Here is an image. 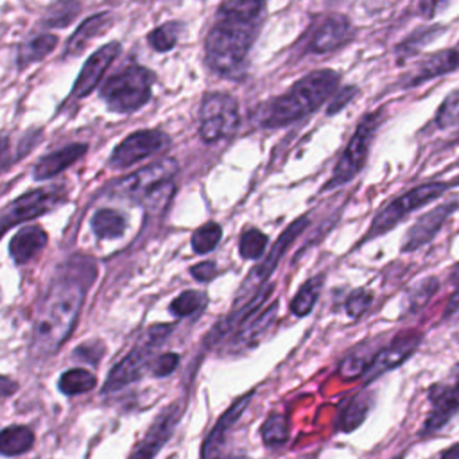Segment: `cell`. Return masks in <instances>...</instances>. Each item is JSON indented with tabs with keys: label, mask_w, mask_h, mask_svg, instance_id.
<instances>
[{
	"label": "cell",
	"mask_w": 459,
	"mask_h": 459,
	"mask_svg": "<svg viewBox=\"0 0 459 459\" xmlns=\"http://www.w3.org/2000/svg\"><path fill=\"white\" fill-rule=\"evenodd\" d=\"M95 280V264L88 256H72L56 274L36 314L30 351L43 359L57 351L70 335L84 296Z\"/></svg>",
	"instance_id": "6da1fadb"
},
{
	"label": "cell",
	"mask_w": 459,
	"mask_h": 459,
	"mask_svg": "<svg viewBox=\"0 0 459 459\" xmlns=\"http://www.w3.org/2000/svg\"><path fill=\"white\" fill-rule=\"evenodd\" d=\"M262 2H226L217 11V22L206 36L208 66L230 79L244 74L247 54L256 39L264 16Z\"/></svg>",
	"instance_id": "7a4b0ae2"
},
{
	"label": "cell",
	"mask_w": 459,
	"mask_h": 459,
	"mask_svg": "<svg viewBox=\"0 0 459 459\" xmlns=\"http://www.w3.org/2000/svg\"><path fill=\"white\" fill-rule=\"evenodd\" d=\"M341 75L335 70H314L298 79L285 93L271 99L258 111L264 127H283L321 108L339 86Z\"/></svg>",
	"instance_id": "3957f363"
},
{
	"label": "cell",
	"mask_w": 459,
	"mask_h": 459,
	"mask_svg": "<svg viewBox=\"0 0 459 459\" xmlns=\"http://www.w3.org/2000/svg\"><path fill=\"white\" fill-rule=\"evenodd\" d=\"M152 74L145 66L129 65L108 77L99 95L113 113H133L149 102L152 95Z\"/></svg>",
	"instance_id": "277c9868"
},
{
	"label": "cell",
	"mask_w": 459,
	"mask_h": 459,
	"mask_svg": "<svg viewBox=\"0 0 459 459\" xmlns=\"http://www.w3.org/2000/svg\"><path fill=\"white\" fill-rule=\"evenodd\" d=\"M380 120H382L380 111L366 113L362 117V120L357 124L355 133L348 140V145L344 147L341 158L337 160L330 179L325 183L323 190H333V188L344 186L364 169L373 138L380 126Z\"/></svg>",
	"instance_id": "5b68a950"
},
{
	"label": "cell",
	"mask_w": 459,
	"mask_h": 459,
	"mask_svg": "<svg viewBox=\"0 0 459 459\" xmlns=\"http://www.w3.org/2000/svg\"><path fill=\"white\" fill-rule=\"evenodd\" d=\"M170 330H172V325L151 326L147 330L143 341L138 346H134L120 362H117L111 368L102 391L113 393V391H118V389L136 382L143 375L147 366L151 364V359H152L156 348L165 341V337L170 333Z\"/></svg>",
	"instance_id": "8992f818"
},
{
	"label": "cell",
	"mask_w": 459,
	"mask_h": 459,
	"mask_svg": "<svg viewBox=\"0 0 459 459\" xmlns=\"http://www.w3.org/2000/svg\"><path fill=\"white\" fill-rule=\"evenodd\" d=\"M448 188H450L448 183L432 181V183H425V185H420V186H414V188L407 190L405 194H402L400 197H396L394 201L385 204L377 213V217L369 224V230H368L364 240H369V238H375V237H380V235L391 231L411 212H416L418 208L425 206L432 199H437Z\"/></svg>",
	"instance_id": "52a82bcc"
},
{
	"label": "cell",
	"mask_w": 459,
	"mask_h": 459,
	"mask_svg": "<svg viewBox=\"0 0 459 459\" xmlns=\"http://www.w3.org/2000/svg\"><path fill=\"white\" fill-rule=\"evenodd\" d=\"M240 122L237 100L222 91H210L199 108V136L206 143H215L233 136Z\"/></svg>",
	"instance_id": "ba28073f"
},
{
	"label": "cell",
	"mask_w": 459,
	"mask_h": 459,
	"mask_svg": "<svg viewBox=\"0 0 459 459\" xmlns=\"http://www.w3.org/2000/svg\"><path fill=\"white\" fill-rule=\"evenodd\" d=\"M176 172L178 161L172 158H163L122 179L109 183L106 194L120 199H147L152 192L170 183Z\"/></svg>",
	"instance_id": "9c48e42d"
},
{
	"label": "cell",
	"mask_w": 459,
	"mask_h": 459,
	"mask_svg": "<svg viewBox=\"0 0 459 459\" xmlns=\"http://www.w3.org/2000/svg\"><path fill=\"white\" fill-rule=\"evenodd\" d=\"M66 203V188L65 185H50L38 190H30L18 199H14L2 213H0V237L13 226L39 217L47 212L56 210Z\"/></svg>",
	"instance_id": "30bf717a"
},
{
	"label": "cell",
	"mask_w": 459,
	"mask_h": 459,
	"mask_svg": "<svg viewBox=\"0 0 459 459\" xmlns=\"http://www.w3.org/2000/svg\"><path fill=\"white\" fill-rule=\"evenodd\" d=\"M430 411L421 425V436L443 429L459 412V364H455L448 377L432 384L429 389Z\"/></svg>",
	"instance_id": "8fae6325"
},
{
	"label": "cell",
	"mask_w": 459,
	"mask_h": 459,
	"mask_svg": "<svg viewBox=\"0 0 459 459\" xmlns=\"http://www.w3.org/2000/svg\"><path fill=\"white\" fill-rule=\"evenodd\" d=\"M183 412H185L183 400H174L169 405H165L156 414V418L152 420V423L147 429V432L143 434V437L133 446L127 459H156V455L161 452V448L174 436Z\"/></svg>",
	"instance_id": "7c38bea8"
},
{
	"label": "cell",
	"mask_w": 459,
	"mask_h": 459,
	"mask_svg": "<svg viewBox=\"0 0 459 459\" xmlns=\"http://www.w3.org/2000/svg\"><path fill=\"white\" fill-rule=\"evenodd\" d=\"M169 143H170L169 134L160 129H142V131L131 133L113 149L109 156V165L113 169L131 167L136 161L160 154L169 147Z\"/></svg>",
	"instance_id": "4fadbf2b"
},
{
	"label": "cell",
	"mask_w": 459,
	"mask_h": 459,
	"mask_svg": "<svg viewBox=\"0 0 459 459\" xmlns=\"http://www.w3.org/2000/svg\"><path fill=\"white\" fill-rule=\"evenodd\" d=\"M308 224V217H298L296 221H292L283 233L276 238V242L273 244V247L269 249V253L265 255V258L249 273V276L246 278V281L242 283L240 289V296L238 299H242V296H247V299L264 287V283L269 280V276L274 273L276 265L280 264L281 256L287 253V249L290 247V244L303 233V230Z\"/></svg>",
	"instance_id": "5bb4252c"
},
{
	"label": "cell",
	"mask_w": 459,
	"mask_h": 459,
	"mask_svg": "<svg viewBox=\"0 0 459 459\" xmlns=\"http://www.w3.org/2000/svg\"><path fill=\"white\" fill-rule=\"evenodd\" d=\"M355 36L353 23L348 16L333 13L325 14L307 34L305 50L310 54H328L348 45Z\"/></svg>",
	"instance_id": "9a60e30c"
},
{
	"label": "cell",
	"mask_w": 459,
	"mask_h": 459,
	"mask_svg": "<svg viewBox=\"0 0 459 459\" xmlns=\"http://www.w3.org/2000/svg\"><path fill=\"white\" fill-rule=\"evenodd\" d=\"M421 337L423 335L416 330H409V332H403V333H398L396 337H393L389 341V344L382 346L378 350V353L375 355L371 366L364 373V384H369V382L377 380L378 377H382L384 373L403 364L418 350Z\"/></svg>",
	"instance_id": "2e32d148"
},
{
	"label": "cell",
	"mask_w": 459,
	"mask_h": 459,
	"mask_svg": "<svg viewBox=\"0 0 459 459\" xmlns=\"http://www.w3.org/2000/svg\"><path fill=\"white\" fill-rule=\"evenodd\" d=\"M459 203L457 201H448L434 206L432 210L425 212L416 219V222L405 231L403 240H402V251L411 253L414 249L423 247L429 244L441 230V226L448 221V217L457 210Z\"/></svg>",
	"instance_id": "e0dca14e"
},
{
	"label": "cell",
	"mask_w": 459,
	"mask_h": 459,
	"mask_svg": "<svg viewBox=\"0 0 459 459\" xmlns=\"http://www.w3.org/2000/svg\"><path fill=\"white\" fill-rule=\"evenodd\" d=\"M251 398H253V391L246 393L244 396L235 400L224 411V414L217 420V423L212 427V430L203 439L201 459H222V452H224V446L228 443V436L231 432V429L235 427V423L244 414V411H246L247 403L251 402Z\"/></svg>",
	"instance_id": "ac0fdd59"
},
{
	"label": "cell",
	"mask_w": 459,
	"mask_h": 459,
	"mask_svg": "<svg viewBox=\"0 0 459 459\" xmlns=\"http://www.w3.org/2000/svg\"><path fill=\"white\" fill-rule=\"evenodd\" d=\"M120 54V43L118 41H111L102 45L100 48H97L82 65V70L79 74V77L74 82L72 88V97L75 99H82L88 93L93 91V88L99 84L102 74L106 72V68L115 61V57Z\"/></svg>",
	"instance_id": "d6986e66"
},
{
	"label": "cell",
	"mask_w": 459,
	"mask_h": 459,
	"mask_svg": "<svg viewBox=\"0 0 459 459\" xmlns=\"http://www.w3.org/2000/svg\"><path fill=\"white\" fill-rule=\"evenodd\" d=\"M276 314H278V303L271 301L267 307L260 308L256 314H253L233 335L231 344H230V351L231 353H242L247 351L251 348H255L264 337L265 333L271 330L273 323L276 321Z\"/></svg>",
	"instance_id": "ffe728a7"
},
{
	"label": "cell",
	"mask_w": 459,
	"mask_h": 459,
	"mask_svg": "<svg viewBox=\"0 0 459 459\" xmlns=\"http://www.w3.org/2000/svg\"><path fill=\"white\" fill-rule=\"evenodd\" d=\"M457 68H459V41L454 47L437 50V52L430 54L427 59H423L418 65L412 77L407 81V88L418 86V84H421L429 79H436L443 74H450Z\"/></svg>",
	"instance_id": "44dd1931"
},
{
	"label": "cell",
	"mask_w": 459,
	"mask_h": 459,
	"mask_svg": "<svg viewBox=\"0 0 459 459\" xmlns=\"http://www.w3.org/2000/svg\"><path fill=\"white\" fill-rule=\"evenodd\" d=\"M113 22H115V18L111 13H97L93 16L86 18L75 29V32L68 38L63 56L75 57V56L82 54L86 50V47L90 45V41L102 36L113 25Z\"/></svg>",
	"instance_id": "7402d4cb"
},
{
	"label": "cell",
	"mask_w": 459,
	"mask_h": 459,
	"mask_svg": "<svg viewBox=\"0 0 459 459\" xmlns=\"http://www.w3.org/2000/svg\"><path fill=\"white\" fill-rule=\"evenodd\" d=\"M88 151L86 143H70L63 149H57L47 156H43L34 167V179L43 181L57 176L61 170L70 167Z\"/></svg>",
	"instance_id": "603a6c76"
},
{
	"label": "cell",
	"mask_w": 459,
	"mask_h": 459,
	"mask_svg": "<svg viewBox=\"0 0 459 459\" xmlns=\"http://www.w3.org/2000/svg\"><path fill=\"white\" fill-rule=\"evenodd\" d=\"M47 238V233L39 226L22 228L9 242V255L16 264H27L45 247Z\"/></svg>",
	"instance_id": "cb8c5ba5"
},
{
	"label": "cell",
	"mask_w": 459,
	"mask_h": 459,
	"mask_svg": "<svg viewBox=\"0 0 459 459\" xmlns=\"http://www.w3.org/2000/svg\"><path fill=\"white\" fill-rule=\"evenodd\" d=\"M371 405H373V398L369 393H357L350 400H346L337 418L339 430L351 432L357 427H360L362 421L368 418Z\"/></svg>",
	"instance_id": "d4e9b609"
},
{
	"label": "cell",
	"mask_w": 459,
	"mask_h": 459,
	"mask_svg": "<svg viewBox=\"0 0 459 459\" xmlns=\"http://www.w3.org/2000/svg\"><path fill=\"white\" fill-rule=\"evenodd\" d=\"M375 342H362L359 346H355L339 364V375L346 380L357 378V377H364V373L368 371V368L371 366L375 355L378 353L380 348L373 346Z\"/></svg>",
	"instance_id": "484cf974"
},
{
	"label": "cell",
	"mask_w": 459,
	"mask_h": 459,
	"mask_svg": "<svg viewBox=\"0 0 459 459\" xmlns=\"http://www.w3.org/2000/svg\"><path fill=\"white\" fill-rule=\"evenodd\" d=\"M34 445V432L25 425H11L0 430V455L16 457Z\"/></svg>",
	"instance_id": "4316f807"
},
{
	"label": "cell",
	"mask_w": 459,
	"mask_h": 459,
	"mask_svg": "<svg viewBox=\"0 0 459 459\" xmlns=\"http://www.w3.org/2000/svg\"><path fill=\"white\" fill-rule=\"evenodd\" d=\"M127 228V219L115 208H100L91 217V230L99 238H118Z\"/></svg>",
	"instance_id": "83f0119b"
},
{
	"label": "cell",
	"mask_w": 459,
	"mask_h": 459,
	"mask_svg": "<svg viewBox=\"0 0 459 459\" xmlns=\"http://www.w3.org/2000/svg\"><path fill=\"white\" fill-rule=\"evenodd\" d=\"M57 36L56 34H39L18 48V66L25 68L34 61H41L45 56H48L57 47Z\"/></svg>",
	"instance_id": "f1b7e54d"
},
{
	"label": "cell",
	"mask_w": 459,
	"mask_h": 459,
	"mask_svg": "<svg viewBox=\"0 0 459 459\" xmlns=\"http://www.w3.org/2000/svg\"><path fill=\"white\" fill-rule=\"evenodd\" d=\"M323 281H325V276L323 274H317V276H312L308 278L296 292V296L292 298L290 301V312L296 316V317H305L316 305L319 294H321V289H323Z\"/></svg>",
	"instance_id": "f546056e"
},
{
	"label": "cell",
	"mask_w": 459,
	"mask_h": 459,
	"mask_svg": "<svg viewBox=\"0 0 459 459\" xmlns=\"http://www.w3.org/2000/svg\"><path fill=\"white\" fill-rule=\"evenodd\" d=\"M97 385V378L93 373L82 368H72L61 373L57 380V387L66 396H75L91 391Z\"/></svg>",
	"instance_id": "4dcf8cb0"
},
{
	"label": "cell",
	"mask_w": 459,
	"mask_h": 459,
	"mask_svg": "<svg viewBox=\"0 0 459 459\" xmlns=\"http://www.w3.org/2000/svg\"><path fill=\"white\" fill-rule=\"evenodd\" d=\"M262 441L267 446H280L289 439V423L287 418L280 412H273L265 418L260 429Z\"/></svg>",
	"instance_id": "1f68e13d"
},
{
	"label": "cell",
	"mask_w": 459,
	"mask_h": 459,
	"mask_svg": "<svg viewBox=\"0 0 459 459\" xmlns=\"http://www.w3.org/2000/svg\"><path fill=\"white\" fill-rule=\"evenodd\" d=\"M437 289H439V281L434 276H427L416 281L407 292V310L409 312L421 310L434 298Z\"/></svg>",
	"instance_id": "d6a6232c"
},
{
	"label": "cell",
	"mask_w": 459,
	"mask_h": 459,
	"mask_svg": "<svg viewBox=\"0 0 459 459\" xmlns=\"http://www.w3.org/2000/svg\"><path fill=\"white\" fill-rule=\"evenodd\" d=\"M221 237H222V228L217 222L210 221L194 231L192 247L197 255H206L217 247Z\"/></svg>",
	"instance_id": "836d02e7"
},
{
	"label": "cell",
	"mask_w": 459,
	"mask_h": 459,
	"mask_svg": "<svg viewBox=\"0 0 459 459\" xmlns=\"http://www.w3.org/2000/svg\"><path fill=\"white\" fill-rule=\"evenodd\" d=\"M206 305V294L201 290H185L179 296H176L169 307L172 316L186 317L190 314L199 312Z\"/></svg>",
	"instance_id": "e575fe53"
},
{
	"label": "cell",
	"mask_w": 459,
	"mask_h": 459,
	"mask_svg": "<svg viewBox=\"0 0 459 459\" xmlns=\"http://www.w3.org/2000/svg\"><path fill=\"white\" fill-rule=\"evenodd\" d=\"M265 246H267V235L256 228H249L240 237L238 253L246 260H256L264 255Z\"/></svg>",
	"instance_id": "d590c367"
},
{
	"label": "cell",
	"mask_w": 459,
	"mask_h": 459,
	"mask_svg": "<svg viewBox=\"0 0 459 459\" xmlns=\"http://www.w3.org/2000/svg\"><path fill=\"white\" fill-rule=\"evenodd\" d=\"M179 36V23L178 22H167L160 27H156L151 34H149V43L154 50L158 52H167L170 50Z\"/></svg>",
	"instance_id": "8d00e7d4"
},
{
	"label": "cell",
	"mask_w": 459,
	"mask_h": 459,
	"mask_svg": "<svg viewBox=\"0 0 459 459\" xmlns=\"http://www.w3.org/2000/svg\"><path fill=\"white\" fill-rule=\"evenodd\" d=\"M441 32V27H425V29H420L416 32H412L400 47H398V56H400V61L405 59L407 56H412L416 54L429 39H432L434 36H437Z\"/></svg>",
	"instance_id": "74e56055"
},
{
	"label": "cell",
	"mask_w": 459,
	"mask_h": 459,
	"mask_svg": "<svg viewBox=\"0 0 459 459\" xmlns=\"http://www.w3.org/2000/svg\"><path fill=\"white\" fill-rule=\"evenodd\" d=\"M457 120H459V91H454L439 106L437 115H436V124L441 129H446V127L454 126Z\"/></svg>",
	"instance_id": "f35d334b"
},
{
	"label": "cell",
	"mask_w": 459,
	"mask_h": 459,
	"mask_svg": "<svg viewBox=\"0 0 459 459\" xmlns=\"http://www.w3.org/2000/svg\"><path fill=\"white\" fill-rule=\"evenodd\" d=\"M371 303H373V292L368 289H357L346 298L344 308L350 317L357 319L371 307Z\"/></svg>",
	"instance_id": "ab89813d"
},
{
	"label": "cell",
	"mask_w": 459,
	"mask_h": 459,
	"mask_svg": "<svg viewBox=\"0 0 459 459\" xmlns=\"http://www.w3.org/2000/svg\"><path fill=\"white\" fill-rule=\"evenodd\" d=\"M79 11V4L75 2H65V4H57L56 9L50 11V14L45 18V23L50 27H63L68 25L75 14Z\"/></svg>",
	"instance_id": "60d3db41"
},
{
	"label": "cell",
	"mask_w": 459,
	"mask_h": 459,
	"mask_svg": "<svg viewBox=\"0 0 459 459\" xmlns=\"http://www.w3.org/2000/svg\"><path fill=\"white\" fill-rule=\"evenodd\" d=\"M178 362H179V357L178 353L174 351H167L160 357H156L151 364V369H152V375L154 377H167L170 375L176 368H178Z\"/></svg>",
	"instance_id": "b9f144b4"
},
{
	"label": "cell",
	"mask_w": 459,
	"mask_h": 459,
	"mask_svg": "<svg viewBox=\"0 0 459 459\" xmlns=\"http://www.w3.org/2000/svg\"><path fill=\"white\" fill-rule=\"evenodd\" d=\"M357 91H359V90H357L355 86H344V88L337 90L335 95H333V99L330 100V106H328L326 113H328V115H335L337 111H341V109L351 100V97H353Z\"/></svg>",
	"instance_id": "7bdbcfd3"
},
{
	"label": "cell",
	"mask_w": 459,
	"mask_h": 459,
	"mask_svg": "<svg viewBox=\"0 0 459 459\" xmlns=\"http://www.w3.org/2000/svg\"><path fill=\"white\" fill-rule=\"evenodd\" d=\"M190 273H192V276H194L197 281H210L212 278H215L217 267H215L213 262L204 260V262L194 265V267L190 269Z\"/></svg>",
	"instance_id": "ee69618b"
},
{
	"label": "cell",
	"mask_w": 459,
	"mask_h": 459,
	"mask_svg": "<svg viewBox=\"0 0 459 459\" xmlns=\"http://www.w3.org/2000/svg\"><path fill=\"white\" fill-rule=\"evenodd\" d=\"M16 160H18V154L13 152L9 138H0V174L5 172Z\"/></svg>",
	"instance_id": "f6af8a7d"
},
{
	"label": "cell",
	"mask_w": 459,
	"mask_h": 459,
	"mask_svg": "<svg viewBox=\"0 0 459 459\" xmlns=\"http://www.w3.org/2000/svg\"><path fill=\"white\" fill-rule=\"evenodd\" d=\"M16 389H18V384L13 378L0 375V398L11 396L13 393H16Z\"/></svg>",
	"instance_id": "bcb514c9"
},
{
	"label": "cell",
	"mask_w": 459,
	"mask_h": 459,
	"mask_svg": "<svg viewBox=\"0 0 459 459\" xmlns=\"http://www.w3.org/2000/svg\"><path fill=\"white\" fill-rule=\"evenodd\" d=\"M457 308H459V289H455V292L450 296L448 305H446V310H445V316L454 314Z\"/></svg>",
	"instance_id": "7dc6e473"
},
{
	"label": "cell",
	"mask_w": 459,
	"mask_h": 459,
	"mask_svg": "<svg viewBox=\"0 0 459 459\" xmlns=\"http://www.w3.org/2000/svg\"><path fill=\"white\" fill-rule=\"evenodd\" d=\"M439 459H459V443L445 448L439 455Z\"/></svg>",
	"instance_id": "c3c4849f"
},
{
	"label": "cell",
	"mask_w": 459,
	"mask_h": 459,
	"mask_svg": "<svg viewBox=\"0 0 459 459\" xmlns=\"http://www.w3.org/2000/svg\"><path fill=\"white\" fill-rule=\"evenodd\" d=\"M436 7H441V4H420V9L423 11V9H427L425 13H423V16H434V9Z\"/></svg>",
	"instance_id": "681fc988"
},
{
	"label": "cell",
	"mask_w": 459,
	"mask_h": 459,
	"mask_svg": "<svg viewBox=\"0 0 459 459\" xmlns=\"http://www.w3.org/2000/svg\"><path fill=\"white\" fill-rule=\"evenodd\" d=\"M226 459H249V457H247V455L238 454V455H230V457H226Z\"/></svg>",
	"instance_id": "f907efd6"
},
{
	"label": "cell",
	"mask_w": 459,
	"mask_h": 459,
	"mask_svg": "<svg viewBox=\"0 0 459 459\" xmlns=\"http://www.w3.org/2000/svg\"><path fill=\"white\" fill-rule=\"evenodd\" d=\"M393 459H402V455H396V457H393Z\"/></svg>",
	"instance_id": "816d5d0a"
}]
</instances>
